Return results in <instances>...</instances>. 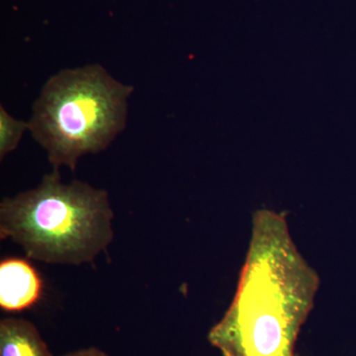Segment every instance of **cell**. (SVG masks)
<instances>
[{
	"label": "cell",
	"mask_w": 356,
	"mask_h": 356,
	"mask_svg": "<svg viewBox=\"0 0 356 356\" xmlns=\"http://www.w3.org/2000/svg\"><path fill=\"white\" fill-rule=\"evenodd\" d=\"M318 287V273L293 242L285 215L257 211L235 297L211 329L209 343L222 356H297Z\"/></svg>",
	"instance_id": "6da1fadb"
},
{
	"label": "cell",
	"mask_w": 356,
	"mask_h": 356,
	"mask_svg": "<svg viewBox=\"0 0 356 356\" xmlns=\"http://www.w3.org/2000/svg\"><path fill=\"white\" fill-rule=\"evenodd\" d=\"M113 219L108 192L81 180L65 184L53 170L36 188L2 199L0 238L33 261L81 266L108 248Z\"/></svg>",
	"instance_id": "7a4b0ae2"
},
{
	"label": "cell",
	"mask_w": 356,
	"mask_h": 356,
	"mask_svg": "<svg viewBox=\"0 0 356 356\" xmlns=\"http://www.w3.org/2000/svg\"><path fill=\"white\" fill-rule=\"evenodd\" d=\"M134 86L110 76L102 65L65 69L44 83L29 131L48 154L54 170L74 172L84 154L110 146L126 127Z\"/></svg>",
	"instance_id": "3957f363"
},
{
	"label": "cell",
	"mask_w": 356,
	"mask_h": 356,
	"mask_svg": "<svg viewBox=\"0 0 356 356\" xmlns=\"http://www.w3.org/2000/svg\"><path fill=\"white\" fill-rule=\"evenodd\" d=\"M43 281L30 262L23 259L0 262V307L6 312H21L35 305L41 297Z\"/></svg>",
	"instance_id": "277c9868"
},
{
	"label": "cell",
	"mask_w": 356,
	"mask_h": 356,
	"mask_svg": "<svg viewBox=\"0 0 356 356\" xmlns=\"http://www.w3.org/2000/svg\"><path fill=\"white\" fill-rule=\"evenodd\" d=\"M0 356H54L36 325L20 318L0 322Z\"/></svg>",
	"instance_id": "5b68a950"
},
{
	"label": "cell",
	"mask_w": 356,
	"mask_h": 356,
	"mask_svg": "<svg viewBox=\"0 0 356 356\" xmlns=\"http://www.w3.org/2000/svg\"><path fill=\"white\" fill-rule=\"evenodd\" d=\"M29 130L28 122L17 120L0 106V159L15 151L25 131Z\"/></svg>",
	"instance_id": "8992f818"
},
{
	"label": "cell",
	"mask_w": 356,
	"mask_h": 356,
	"mask_svg": "<svg viewBox=\"0 0 356 356\" xmlns=\"http://www.w3.org/2000/svg\"><path fill=\"white\" fill-rule=\"evenodd\" d=\"M63 356H109L104 351L96 348H83V350L72 351Z\"/></svg>",
	"instance_id": "52a82bcc"
}]
</instances>
